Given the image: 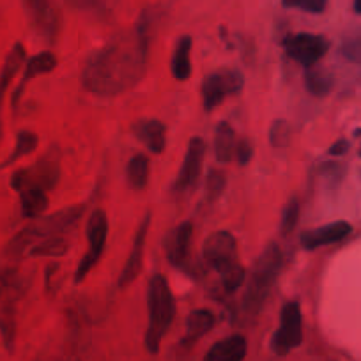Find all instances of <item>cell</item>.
I'll return each instance as SVG.
<instances>
[{
	"label": "cell",
	"instance_id": "6da1fadb",
	"mask_svg": "<svg viewBox=\"0 0 361 361\" xmlns=\"http://www.w3.org/2000/svg\"><path fill=\"white\" fill-rule=\"evenodd\" d=\"M147 27L142 18L130 34L110 39L87 59L82 83L98 96H117L137 85L147 68Z\"/></svg>",
	"mask_w": 361,
	"mask_h": 361
},
{
	"label": "cell",
	"instance_id": "7a4b0ae2",
	"mask_svg": "<svg viewBox=\"0 0 361 361\" xmlns=\"http://www.w3.org/2000/svg\"><path fill=\"white\" fill-rule=\"evenodd\" d=\"M282 269V252L276 243H269L255 260L243 294V310L248 315L259 314L264 301L269 298Z\"/></svg>",
	"mask_w": 361,
	"mask_h": 361
},
{
	"label": "cell",
	"instance_id": "3957f363",
	"mask_svg": "<svg viewBox=\"0 0 361 361\" xmlns=\"http://www.w3.org/2000/svg\"><path fill=\"white\" fill-rule=\"evenodd\" d=\"M147 312L149 326L145 331V347L151 354H156L161 345L165 333L176 315V301L170 290L169 282L163 275L156 273L151 276L147 286Z\"/></svg>",
	"mask_w": 361,
	"mask_h": 361
},
{
	"label": "cell",
	"instance_id": "277c9868",
	"mask_svg": "<svg viewBox=\"0 0 361 361\" xmlns=\"http://www.w3.org/2000/svg\"><path fill=\"white\" fill-rule=\"evenodd\" d=\"M82 214V206L64 207V209L57 211V213L51 214V216L39 220L37 224L27 225L23 231H20L18 234L8 243V246L4 248V257L9 260H20L23 257V253L29 248H32L36 243L43 241V239L47 238H54V235H61L62 232L69 231V228L80 220Z\"/></svg>",
	"mask_w": 361,
	"mask_h": 361
},
{
	"label": "cell",
	"instance_id": "5b68a950",
	"mask_svg": "<svg viewBox=\"0 0 361 361\" xmlns=\"http://www.w3.org/2000/svg\"><path fill=\"white\" fill-rule=\"evenodd\" d=\"M204 259L218 271L221 283L227 293H234L245 283L246 271L238 259V243L235 238L227 231H218L211 234L204 243Z\"/></svg>",
	"mask_w": 361,
	"mask_h": 361
},
{
	"label": "cell",
	"instance_id": "8992f818",
	"mask_svg": "<svg viewBox=\"0 0 361 361\" xmlns=\"http://www.w3.org/2000/svg\"><path fill=\"white\" fill-rule=\"evenodd\" d=\"M61 176V154L55 147L48 149L32 166L16 170L11 176V188L23 192L27 188H41L44 192L55 188Z\"/></svg>",
	"mask_w": 361,
	"mask_h": 361
},
{
	"label": "cell",
	"instance_id": "52a82bcc",
	"mask_svg": "<svg viewBox=\"0 0 361 361\" xmlns=\"http://www.w3.org/2000/svg\"><path fill=\"white\" fill-rule=\"evenodd\" d=\"M303 317L298 301H290L282 308L280 326L271 338V349L279 356H286L303 342Z\"/></svg>",
	"mask_w": 361,
	"mask_h": 361
},
{
	"label": "cell",
	"instance_id": "ba28073f",
	"mask_svg": "<svg viewBox=\"0 0 361 361\" xmlns=\"http://www.w3.org/2000/svg\"><path fill=\"white\" fill-rule=\"evenodd\" d=\"M106 235H109V218L103 209H96L90 214L89 221H87V239H89V252L83 255L80 260L78 267L75 273V282H83L89 271L98 264L99 257H102L103 250L106 245Z\"/></svg>",
	"mask_w": 361,
	"mask_h": 361
},
{
	"label": "cell",
	"instance_id": "9c48e42d",
	"mask_svg": "<svg viewBox=\"0 0 361 361\" xmlns=\"http://www.w3.org/2000/svg\"><path fill=\"white\" fill-rule=\"evenodd\" d=\"M243 85H245V76L238 69H221V71L211 73L202 83L204 109L211 112L227 96L241 92Z\"/></svg>",
	"mask_w": 361,
	"mask_h": 361
},
{
	"label": "cell",
	"instance_id": "30bf717a",
	"mask_svg": "<svg viewBox=\"0 0 361 361\" xmlns=\"http://www.w3.org/2000/svg\"><path fill=\"white\" fill-rule=\"evenodd\" d=\"M283 48L293 61L300 62L303 68H312L324 57L329 43L326 37L317 36V34L301 32L287 36L283 39Z\"/></svg>",
	"mask_w": 361,
	"mask_h": 361
},
{
	"label": "cell",
	"instance_id": "8fae6325",
	"mask_svg": "<svg viewBox=\"0 0 361 361\" xmlns=\"http://www.w3.org/2000/svg\"><path fill=\"white\" fill-rule=\"evenodd\" d=\"M23 8L32 29L51 43L61 27V18L51 0H23Z\"/></svg>",
	"mask_w": 361,
	"mask_h": 361
},
{
	"label": "cell",
	"instance_id": "7c38bea8",
	"mask_svg": "<svg viewBox=\"0 0 361 361\" xmlns=\"http://www.w3.org/2000/svg\"><path fill=\"white\" fill-rule=\"evenodd\" d=\"M204 156H206V144H204L202 138L193 137L188 144V151H186L185 159H183L176 183H173L176 192H186V190L193 188L197 185L200 170H202Z\"/></svg>",
	"mask_w": 361,
	"mask_h": 361
},
{
	"label": "cell",
	"instance_id": "4fadbf2b",
	"mask_svg": "<svg viewBox=\"0 0 361 361\" xmlns=\"http://www.w3.org/2000/svg\"><path fill=\"white\" fill-rule=\"evenodd\" d=\"M353 232V227L347 221H333V224L324 225V227L312 228V231H305L301 234V246L308 252L312 250H317L321 246L333 245V243H338L342 239H345L347 235Z\"/></svg>",
	"mask_w": 361,
	"mask_h": 361
},
{
	"label": "cell",
	"instance_id": "5bb4252c",
	"mask_svg": "<svg viewBox=\"0 0 361 361\" xmlns=\"http://www.w3.org/2000/svg\"><path fill=\"white\" fill-rule=\"evenodd\" d=\"M192 235L193 225L190 221L177 225L173 231L169 232V235H165V253L172 266L185 267V264L188 262Z\"/></svg>",
	"mask_w": 361,
	"mask_h": 361
},
{
	"label": "cell",
	"instance_id": "9a60e30c",
	"mask_svg": "<svg viewBox=\"0 0 361 361\" xmlns=\"http://www.w3.org/2000/svg\"><path fill=\"white\" fill-rule=\"evenodd\" d=\"M149 224H151V213L145 214L144 220H142V224H140V227H138L137 235H135V241H133V248H131L130 257H128L126 264H124V267H123V273H121V276H119V287H128L130 283H133L135 279L138 276V273H140Z\"/></svg>",
	"mask_w": 361,
	"mask_h": 361
},
{
	"label": "cell",
	"instance_id": "2e32d148",
	"mask_svg": "<svg viewBox=\"0 0 361 361\" xmlns=\"http://www.w3.org/2000/svg\"><path fill=\"white\" fill-rule=\"evenodd\" d=\"M133 133L154 154H161L166 145V128L161 121L144 119L133 124Z\"/></svg>",
	"mask_w": 361,
	"mask_h": 361
},
{
	"label": "cell",
	"instance_id": "e0dca14e",
	"mask_svg": "<svg viewBox=\"0 0 361 361\" xmlns=\"http://www.w3.org/2000/svg\"><path fill=\"white\" fill-rule=\"evenodd\" d=\"M55 66H57V59H55V55L51 54V51H43V54L36 55V57H32L27 62L25 73H23L22 80H20L18 87H16L15 90V94H13V106H15V109L18 106L20 99H22L27 83H29L30 80L37 78V76L51 73L55 69Z\"/></svg>",
	"mask_w": 361,
	"mask_h": 361
},
{
	"label": "cell",
	"instance_id": "ac0fdd59",
	"mask_svg": "<svg viewBox=\"0 0 361 361\" xmlns=\"http://www.w3.org/2000/svg\"><path fill=\"white\" fill-rule=\"evenodd\" d=\"M246 350L248 343L245 336L232 335L214 343L204 356V361H243L246 357Z\"/></svg>",
	"mask_w": 361,
	"mask_h": 361
},
{
	"label": "cell",
	"instance_id": "d6986e66",
	"mask_svg": "<svg viewBox=\"0 0 361 361\" xmlns=\"http://www.w3.org/2000/svg\"><path fill=\"white\" fill-rule=\"evenodd\" d=\"M27 57L25 47L22 43H15V47L11 48V51L6 57L4 66L0 69V116H2V105H4L6 92H8L9 85H11L13 78L16 76V73L20 71V68L23 66ZM0 135H2V124H0Z\"/></svg>",
	"mask_w": 361,
	"mask_h": 361
},
{
	"label": "cell",
	"instance_id": "ffe728a7",
	"mask_svg": "<svg viewBox=\"0 0 361 361\" xmlns=\"http://www.w3.org/2000/svg\"><path fill=\"white\" fill-rule=\"evenodd\" d=\"M214 326V315L209 310H193L186 321V336L183 345H192Z\"/></svg>",
	"mask_w": 361,
	"mask_h": 361
},
{
	"label": "cell",
	"instance_id": "44dd1931",
	"mask_svg": "<svg viewBox=\"0 0 361 361\" xmlns=\"http://www.w3.org/2000/svg\"><path fill=\"white\" fill-rule=\"evenodd\" d=\"M190 54H192V37L183 36L179 37L176 44V50L172 55V75L173 78L179 82H185L192 75V61H190Z\"/></svg>",
	"mask_w": 361,
	"mask_h": 361
},
{
	"label": "cell",
	"instance_id": "7402d4cb",
	"mask_svg": "<svg viewBox=\"0 0 361 361\" xmlns=\"http://www.w3.org/2000/svg\"><path fill=\"white\" fill-rule=\"evenodd\" d=\"M333 83H335V78L322 66L315 64L312 68H307V71H305V87H307L312 96L322 98V96L329 94V90L333 89Z\"/></svg>",
	"mask_w": 361,
	"mask_h": 361
},
{
	"label": "cell",
	"instance_id": "603a6c76",
	"mask_svg": "<svg viewBox=\"0 0 361 361\" xmlns=\"http://www.w3.org/2000/svg\"><path fill=\"white\" fill-rule=\"evenodd\" d=\"M20 204H22V214L23 218H39L44 211L48 209V195L44 190L41 188H27L20 192Z\"/></svg>",
	"mask_w": 361,
	"mask_h": 361
},
{
	"label": "cell",
	"instance_id": "cb8c5ba5",
	"mask_svg": "<svg viewBox=\"0 0 361 361\" xmlns=\"http://www.w3.org/2000/svg\"><path fill=\"white\" fill-rule=\"evenodd\" d=\"M214 152L220 163H228L235 156V133L228 123H220L214 135Z\"/></svg>",
	"mask_w": 361,
	"mask_h": 361
},
{
	"label": "cell",
	"instance_id": "d4e9b609",
	"mask_svg": "<svg viewBox=\"0 0 361 361\" xmlns=\"http://www.w3.org/2000/svg\"><path fill=\"white\" fill-rule=\"evenodd\" d=\"M0 335H2L6 349L11 353L15 349L16 340V312L11 301H8L4 307L0 308Z\"/></svg>",
	"mask_w": 361,
	"mask_h": 361
},
{
	"label": "cell",
	"instance_id": "484cf974",
	"mask_svg": "<svg viewBox=\"0 0 361 361\" xmlns=\"http://www.w3.org/2000/svg\"><path fill=\"white\" fill-rule=\"evenodd\" d=\"M128 183L131 188L142 190L145 188L149 179V158L144 154H137L130 159L126 169Z\"/></svg>",
	"mask_w": 361,
	"mask_h": 361
},
{
	"label": "cell",
	"instance_id": "4316f807",
	"mask_svg": "<svg viewBox=\"0 0 361 361\" xmlns=\"http://www.w3.org/2000/svg\"><path fill=\"white\" fill-rule=\"evenodd\" d=\"M37 144H39V138H37L36 133H32V131H20V133L16 135L15 149H13L11 154L8 156V159L2 163V166H11L13 163H16L18 159H22L23 156L34 152L36 151Z\"/></svg>",
	"mask_w": 361,
	"mask_h": 361
},
{
	"label": "cell",
	"instance_id": "83f0119b",
	"mask_svg": "<svg viewBox=\"0 0 361 361\" xmlns=\"http://www.w3.org/2000/svg\"><path fill=\"white\" fill-rule=\"evenodd\" d=\"M68 252V243L61 235L47 238L30 248V257H61Z\"/></svg>",
	"mask_w": 361,
	"mask_h": 361
},
{
	"label": "cell",
	"instance_id": "f1b7e54d",
	"mask_svg": "<svg viewBox=\"0 0 361 361\" xmlns=\"http://www.w3.org/2000/svg\"><path fill=\"white\" fill-rule=\"evenodd\" d=\"M298 221H300V202H298V199H290L287 206L283 207L282 218H280V232H282L283 238L294 232Z\"/></svg>",
	"mask_w": 361,
	"mask_h": 361
},
{
	"label": "cell",
	"instance_id": "f546056e",
	"mask_svg": "<svg viewBox=\"0 0 361 361\" xmlns=\"http://www.w3.org/2000/svg\"><path fill=\"white\" fill-rule=\"evenodd\" d=\"M290 126L287 121H275L269 130V142L273 147H287L290 144Z\"/></svg>",
	"mask_w": 361,
	"mask_h": 361
},
{
	"label": "cell",
	"instance_id": "4dcf8cb0",
	"mask_svg": "<svg viewBox=\"0 0 361 361\" xmlns=\"http://www.w3.org/2000/svg\"><path fill=\"white\" fill-rule=\"evenodd\" d=\"M225 190V176L220 172V170H211L207 173V183H206V192L207 199L214 200L224 193Z\"/></svg>",
	"mask_w": 361,
	"mask_h": 361
},
{
	"label": "cell",
	"instance_id": "1f68e13d",
	"mask_svg": "<svg viewBox=\"0 0 361 361\" xmlns=\"http://www.w3.org/2000/svg\"><path fill=\"white\" fill-rule=\"evenodd\" d=\"M342 55L349 59L350 62H357L361 64V32L357 36L350 37L342 44Z\"/></svg>",
	"mask_w": 361,
	"mask_h": 361
},
{
	"label": "cell",
	"instance_id": "d6a6232c",
	"mask_svg": "<svg viewBox=\"0 0 361 361\" xmlns=\"http://www.w3.org/2000/svg\"><path fill=\"white\" fill-rule=\"evenodd\" d=\"M234 158L238 159L239 165H243V166L248 165V163L252 161L253 147H252V144L246 140V138H241V140L235 144V156H234Z\"/></svg>",
	"mask_w": 361,
	"mask_h": 361
},
{
	"label": "cell",
	"instance_id": "836d02e7",
	"mask_svg": "<svg viewBox=\"0 0 361 361\" xmlns=\"http://www.w3.org/2000/svg\"><path fill=\"white\" fill-rule=\"evenodd\" d=\"M16 287V273L11 267H6V269L0 271V298L4 296L9 289H15Z\"/></svg>",
	"mask_w": 361,
	"mask_h": 361
},
{
	"label": "cell",
	"instance_id": "e575fe53",
	"mask_svg": "<svg viewBox=\"0 0 361 361\" xmlns=\"http://www.w3.org/2000/svg\"><path fill=\"white\" fill-rule=\"evenodd\" d=\"M328 6V0H305V4L301 6V9L307 13H312V15H321L322 11Z\"/></svg>",
	"mask_w": 361,
	"mask_h": 361
},
{
	"label": "cell",
	"instance_id": "d590c367",
	"mask_svg": "<svg viewBox=\"0 0 361 361\" xmlns=\"http://www.w3.org/2000/svg\"><path fill=\"white\" fill-rule=\"evenodd\" d=\"M347 151H349V142L347 140H338L336 144H333L331 147H329V154L333 156H342L345 154Z\"/></svg>",
	"mask_w": 361,
	"mask_h": 361
},
{
	"label": "cell",
	"instance_id": "8d00e7d4",
	"mask_svg": "<svg viewBox=\"0 0 361 361\" xmlns=\"http://www.w3.org/2000/svg\"><path fill=\"white\" fill-rule=\"evenodd\" d=\"M303 4H305V0H282V6L286 9H294V8L301 9V6Z\"/></svg>",
	"mask_w": 361,
	"mask_h": 361
},
{
	"label": "cell",
	"instance_id": "74e56055",
	"mask_svg": "<svg viewBox=\"0 0 361 361\" xmlns=\"http://www.w3.org/2000/svg\"><path fill=\"white\" fill-rule=\"evenodd\" d=\"M353 8H354V11L357 13V15H361V0H354Z\"/></svg>",
	"mask_w": 361,
	"mask_h": 361
}]
</instances>
